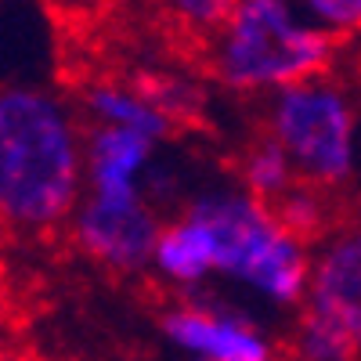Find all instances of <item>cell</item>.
I'll return each instance as SVG.
<instances>
[{"label":"cell","mask_w":361,"mask_h":361,"mask_svg":"<svg viewBox=\"0 0 361 361\" xmlns=\"http://www.w3.org/2000/svg\"><path fill=\"white\" fill-rule=\"evenodd\" d=\"M80 109L40 83L0 87V228H66L87 192Z\"/></svg>","instance_id":"1"},{"label":"cell","mask_w":361,"mask_h":361,"mask_svg":"<svg viewBox=\"0 0 361 361\" xmlns=\"http://www.w3.org/2000/svg\"><path fill=\"white\" fill-rule=\"evenodd\" d=\"M177 209L195 224L214 279H228L275 311H304L311 246L286 231L267 202L238 185H209Z\"/></svg>","instance_id":"2"},{"label":"cell","mask_w":361,"mask_h":361,"mask_svg":"<svg viewBox=\"0 0 361 361\" xmlns=\"http://www.w3.org/2000/svg\"><path fill=\"white\" fill-rule=\"evenodd\" d=\"M336 40L304 18L286 0H235L224 25L209 37V73L235 94L279 90L325 76Z\"/></svg>","instance_id":"3"},{"label":"cell","mask_w":361,"mask_h":361,"mask_svg":"<svg viewBox=\"0 0 361 361\" xmlns=\"http://www.w3.org/2000/svg\"><path fill=\"white\" fill-rule=\"evenodd\" d=\"M264 134L289 156L296 177L322 192L357 180L361 166V116L350 90L318 76L293 83L267 98Z\"/></svg>","instance_id":"4"},{"label":"cell","mask_w":361,"mask_h":361,"mask_svg":"<svg viewBox=\"0 0 361 361\" xmlns=\"http://www.w3.org/2000/svg\"><path fill=\"white\" fill-rule=\"evenodd\" d=\"M166 214L145 195H90L83 192L76 214L69 217V243L112 275H145L152 271L156 243Z\"/></svg>","instance_id":"5"},{"label":"cell","mask_w":361,"mask_h":361,"mask_svg":"<svg viewBox=\"0 0 361 361\" xmlns=\"http://www.w3.org/2000/svg\"><path fill=\"white\" fill-rule=\"evenodd\" d=\"M159 333L185 361H279L271 329L214 293L170 304L159 318Z\"/></svg>","instance_id":"6"},{"label":"cell","mask_w":361,"mask_h":361,"mask_svg":"<svg viewBox=\"0 0 361 361\" xmlns=\"http://www.w3.org/2000/svg\"><path fill=\"white\" fill-rule=\"evenodd\" d=\"M159 141L130 130L87 127L83 137V185L90 195L148 199V180L159 166Z\"/></svg>","instance_id":"7"},{"label":"cell","mask_w":361,"mask_h":361,"mask_svg":"<svg viewBox=\"0 0 361 361\" xmlns=\"http://www.w3.org/2000/svg\"><path fill=\"white\" fill-rule=\"evenodd\" d=\"M304 307L361 318V221L336 224L311 246V289Z\"/></svg>","instance_id":"8"},{"label":"cell","mask_w":361,"mask_h":361,"mask_svg":"<svg viewBox=\"0 0 361 361\" xmlns=\"http://www.w3.org/2000/svg\"><path fill=\"white\" fill-rule=\"evenodd\" d=\"M80 119L87 127H112V130H130L152 141H166L173 134V123L148 102L134 83L123 80H94L80 94Z\"/></svg>","instance_id":"9"},{"label":"cell","mask_w":361,"mask_h":361,"mask_svg":"<svg viewBox=\"0 0 361 361\" xmlns=\"http://www.w3.org/2000/svg\"><path fill=\"white\" fill-rule=\"evenodd\" d=\"M357 325L361 318L322 311V307H304L293 325L289 354L293 361H361Z\"/></svg>","instance_id":"10"},{"label":"cell","mask_w":361,"mask_h":361,"mask_svg":"<svg viewBox=\"0 0 361 361\" xmlns=\"http://www.w3.org/2000/svg\"><path fill=\"white\" fill-rule=\"evenodd\" d=\"M235 173H238L235 185L243 192H250L253 199L267 202V206H275L286 192H293L300 185V177H296L289 156L267 134L253 137L243 148V156H238V163H235Z\"/></svg>","instance_id":"11"},{"label":"cell","mask_w":361,"mask_h":361,"mask_svg":"<svg viewBox=\"0 0 361 361\" xmlns=\"http://www.w3.org/2000/svg\"><path fill=\"white\" fill-rule=\"evenodd\" d=\"M271 209H275V217L282 221V228L293 231L300 243H307V246H318L322 238L340 224L333 192H322L314 185H304V180H300L293 192H286Z\"/></svg>","instance_id":"12"},{"label":"cell","mask_w":361,"mask_h":361,"mask_svg":"<svg viewBox=\"0 0 361 361\" xmlns=\"http://www.w3.org/2000/svg\"><path fill=\"white\" fill-rule=\"evenodd\" d=\"M134 87L141 94L152 102L170 123H185V119L199 116L202 109V90L195 80H185V76H173V73H141L134 80Z\"/></svg>","instance_id":"13"},{"label":"cell","mask_w":361,"mask_h":361,"mask_svg":"<svg viewBox=\"0 0 361 361\" xmlns=\"http://www.w3.org/2000/svg\"><path fill=\"white\" fill-rule=\"evenodd\" d=\"M300 11L329 40L361 33V0H304Z\"/></svg>","instance_id":"14"},{"label":"cell","mask_w":361,"mask_h":361,"mask_svg":"<svg viewBox=\"0 0 361 361\" xmlns=\"http://www.w3.org/2000/svg\"><path fill=\"white\" fill-rule=\"evenodd\" d=\"M170 15L199 37H214L231 15V0H180L170 8Z\"/></svg>","instance_id":"15"},{"label":"cell","mask_w":361,"mask_h":361,"mask_svg":"<svg viewBox=\"0 0 361 361\" xmlns=\"http://www.w3.org/2000/svg\"><path fill=\"white\" fill-rule=\"evenodd\" d=\"M0 361H15V357H11V354H4V350H0Z\"/></svg>","instance_id":"16"},{"label":"cell","mask_w":361,"mask_h":361,"mask_svg":"<svg viewBox=\"0 0 361 361\" xmlns=\"http://www.w3.org/2000/svg\"><path fill=\"white\" fill-rule=\"evenodd\" d=\"M357 354H361V325H357Z\"/></svg>","instance_id":"17"},{"label":"cell","mask_w":361,"mask_h":361,"mask_svg":"<svg viewBox=\"0 0 361 361\" xmlns=\"http://www.w3.org/2000/svg\"><path fill=\"white\" fill-rule=\"evenodd\" d=\"M357 185H361V166H357Z\"/></svg>","instance_id":"18"}]
</instances>
